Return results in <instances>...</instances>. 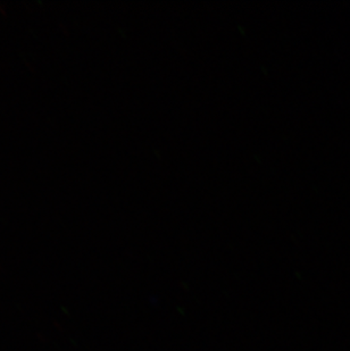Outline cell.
<instances>
[{
    "instance_id": "cell-1",
    "label": "cell",
    "mask_w": 350,
    "mask_h": 351,
    "mask_svg": "<svg viewBox=\"0 0 350 351\" xmlns=\"http://www.w3.org/2000/svg\"><path fill=\"white\" fill-rule=\"evenodd\" d=\"M0 13H3V15H6V8H5V7L0 6Z\"/></svg>"
}]
</instances>
